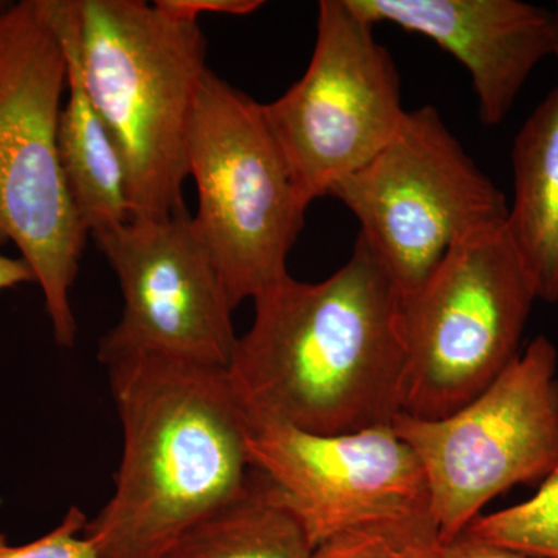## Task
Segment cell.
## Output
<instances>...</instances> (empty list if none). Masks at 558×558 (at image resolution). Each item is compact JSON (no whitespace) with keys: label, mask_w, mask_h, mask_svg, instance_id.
<instances>
[{"label":"cell","mask_w":558,"mask_h":558,"mask_svg":"<svg viewBox=\"0 0 558 558\" xmlns=\"http://www.w3.org/2000/svg\"><path fill=\"white\" fill-rule=\"evenodd\" d=\"M253 303L227 368L250 424L347 435L403 413L402 293L362 238L329 278L286 275Z\"/></svg>","instance_id":"6da1fadb"},{"label":"cell","mask_w":558,"mask_h":558,"mask_svg":"<svg viewBox=\"0 0 558 558\" xmlns=\"http://www.w3.org/2000/svg\"><path fill=\"white\" fill-rule=\"evenodd\" d=\"M101 363L123 454L112 498L84 535L101 558H165L247 483V416L220 366L154 352Z\"/></svg>","instance_id":"7a4b0ae2"},{"label":"cell","mask_w":558,"mask_h":558,"mask_svg":"<svg viewBox=\"0 0 558 558\" xmlns=\"http://www.w3.org/2000/svg\"><path fill=\"white\" fill-rule=\"evenodd\" d=\"M72 35L84 87L126 167L132 218L189 211L186 140L209 70L199 22L143 0H72Z\"/></svg>","instance_id":"3957f363"},{"label":"cell","mask_w":558,"mask_h":558,"mask_svg":"<svg viewBox=\"0 0 558 558\" xmlns=\"http://www.w3.org/2000/svg\"><path fill=\"white\" fill-rule=\"evenodd\" d=\"M68 60L47 0L0 2V242L43 290L57 344L72 348L70 290L86 245L58 150Z\"/></svg>","instance_id":"277c9868"},{"label":"cell","mask_w":558,"mask_h":558,"mask_svg":"<svg viewBox=\"0 0 558 558\" xmlns=\"http://www.w3.org/2000/svg\"><path fill=\"white\" fill-rule=\"evenodd\" d=\"M186 161L199 197L194 227L236 310L289 275L311 205L263 105L211 70L191 113Z\"/></svg>","instance_id":"5b68a950"},{"label":"cell","mask_w":558,"mask_h":558,"mask_svg":"<svg viewBox=\"0 0 558 558\" xmlns=\"http://www.w3.org/2000/svg\"><path fill=\"white\" fill-rule=\"evenodd\" d=\"M535 301L506 226L454 245L421 288L402 296L403 413L446 417L490 387L519 357Z\"/></svg>","instance_id":"8992f818"},{"label":"cell","mask_w":558,"mask_h":558,"mask_svg":"<svg viewBox=\"0 0 558 558\" xmlns=\"http://www.w3.org/2000/svg\"><path fill=\"white\" fill-rule=\"evenodd\" d=\"M402 296L421 288L459 242L508 222L502 191L481 171L435 106L407 112L398 134L329 193Z\"/></svg>","instance_id":"52a82bcc"},{"label":"cell","mask_w":558,"mask_h":558,"mask_svg":"<svg viewBox=\"0 0 558 558\" xmlns=\"http://www.w3.org/2000/svg\"><path fill=\"white\" fill-rule=\"evenodd\" d=\"M557 368L556 344L538 336L462 409L440 418L402 413L392 422L424 470L444 545L461 537L492 499L556 468Z\"/></svg>","instance_id":"ba28073f"},{"label":"cell","mask_w":558,"mask_h":558,"mask_svg":"<svg viewBox=\"0 0 558 558\" xmlns=\"http://www.w3.org/2000/svg\"><path fill=\"white\" fill-rule=\"evenodd\" d=\"M263 110L310 205L373 160L409 112L391 53L349 0L318 3L306 72Z\"/></svg>","instance_id":"9c48e42d"},{"label":"cell","mask_w":558,"mask_h":558,"mask_svg":"<svg viewBox=\"0 0 558 558\" xmlns=\"http://www.w3.org/2000/svg\"><path fill=\"white\" fill-rule=\"evenodd\" d=\"M119 278L123 314L98 360L154 352L229 368L236 347L222 279L189 211L92 234Z\"/></svg>","instance_id":"30bf717a"},{"label":"cell","mask_w":558,"mask_h":558,"mask_svg":"<svg viewBox=\"0 0 558 558\" xmlns=\"http://www.w3.org/2000/svg\"><path fill=\"white\" fill-rule=\"evenodd\" d=\"M247 453L315 548L348 529L432 510L421 462L392 427L314 435L248 422Z\"/></svg>","instance_id":"8fae6325"},{"label":"cell","mask_w":558,"mask_h":558,"mask_svg":"<svg viewBox=\"0 0 558 558\" xmlns=\"http://www.w3.org/2000/svg\"><path fill=\"white\" fill-rule=\"evenodd\" d=\"M371 24L425 36L461 62L486 126L502 123L521 89L554 57L553 10L521 0H349Z\"/></svg>","instance_id":"7c38bea8"},{"label":"cell","mask_w":558,"mask_h":558,"mask_svg":"<svg viewBox=\"0 0 558 558\" xmlns=\"http://www.w3.org/2000/svg\"><path fill=\"white\" fill-rule=\"evenodd\" d=\"M68 60V101L58 121V150L70 196L87 233L132 219L119 146L84 87L72 35V0H47Z\"/></svg>","instance_id":"4fadbf2b"},{"label":"cell","mask_w":558,"mask_h":558,"mask_svg":"<svg viewBox=\"0 0 558 558\" xmlns=\"http://www.w3.org/2000/svg\"><path fill=\"white\" fill-rule=\"evenodd\" d=\"M508 231L539 301L558 303V84L513 140Z\"/></svg>","instance_id":"5bb4252c"},{"label":"cell","mask_w":558,"mask_h":558,"mask_svg":"<svg viewBox=\"0 0 558 558\" xmlns=\"http://www.w3.org/2000/svg\"><path fill=\"white\" fill-rule=\"evenodd\" d=\"M295 513L258 470L234 497L194 523L165 558H314Z\"/></svg>","instance_id":"9a60e30c"},{"label":"cell","mask_w":558,"mask_h":558,"mask_svg":"<svg viewBox=\"0 0 558 558\" xmlns=\"http://www.w3.org/2000/svg\"><path fill=\"white\" fill-rule=\"evenodd\" d=\"M462 535L527 558H558V461L534 497L480 515Z\"/></svg>","instance_id":"2e32d148"},{"label":"cell","mask_w":558,"mask_h":558,"mask_svg":"<svg viewBox=\"0 0 558 558\" xmlns=\"http://www.w3.org/2000/svg\"><path fill=\"white\" fill-rule=\"evenodd\" d=\"M432 510L348 529L317 546L314 558H442Z\"/></svg>","instance_id":"e0dca14e"},{"label":"cell","mask_w":558,"mask_h":558,"mask_svg":"<svg viewBox=\"0 0 558 558\" xmlns=\"http://www.w3.org/2000/svg\"><path fill=\"white\" fill-rule=\"evenodd\" d=\"M87 517L72 506L53 531L27 545L14 546L0 532V558H101L84 535Z\"/></svg>","instance_id":"ac0fdd59"},{"label":"cell","mask_w":558,"mask_h":558,"mask_svg":"<svg viewBox=\"0 0 558 558\" xmlns=\"http://www.w3.org/2000/svg\"><path fill=\"white\" fill-rule=\"evenodd\" d=\"M157 7L175 20L197 22L201 14L245 16L264 5L260 0H156Z\"/></svg>","instance_id":"d6986e66"},{"label":"cell","mask_w":558,"mask_h":558,"mask_svg":"<svg viewBox=\"0 0 558 558\" xmlns=\"http://www.w3.org/2000/svg\"><path fill=\"white\" fill-rule=\"evenodd\" d=\"M442 558H527L512 550L499 548L481 539L461 535L449 545H444Z\"/></svg>","instance_id":"ffe728a7"},{"label":"cell","mask_w":558,"mask_h":558,"mask_svg":"<svg viewBox=\"0 0 558 558\" xmlns=\"http://www.w3.org/2000/svg\"><path fill=\"white\" fill-rule=\"evenodd\" d=\"M27 282H36L31 266L21 256L10 258L0 253V292Z\"/></svg>","instance_id":"44dd1931"},{"label":"cell","mask_w":558,"mask_h":558,"mask_svg":"<svg viewBox=\"0 0 558 558\" xmlns=\"http://www.w3.org/2000/svg\"><path fill=\"white\" fill-rule=\"evenodd\" d=\"M554 13V27H556V43H554V57L558 58V2L556 9L553 10Z\"/></svg>","instance_id":"7402d4cb"}]
</instances>
